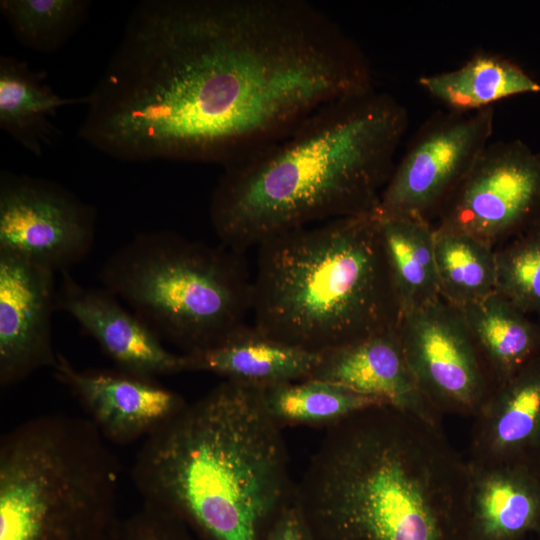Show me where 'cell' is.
<instances>
[{"label":"cell","mask_w":540,"mask_h":540,"mask_svg":"<svg viewBox=\"0 0 540 540\" xmlns=\"http://www.w3.org/2000/svg\"><path fill=\"white\" fill-rule=\"evenodd\" d=\"M265 407L281 427H329L359 411L384 402L343 386L314 379L263 386Z\"/></svg>","instance_id":"603a6c76"},{"label":"cell","mask_w":540,"mask_h":540,"mask_svg":"<svg viewBox=\"0 0 540 540\" xmlns=\"http://www.w3.org/2000/svg\"><path fill=\"white\" fill-rule=\"evenodd\" d=\"M419 85L448 111L470 113L505 98L540 93V83L514 61L478 51L457 69L421 76Z\"/></svg>","instance_id":"ffe728a7"},{"label":"cell","mask_w":540,"mask_h":540,"mask_svg":"<svg viewBox=\"0 0 540 540\" xmlns=\"http://www.w3.org/2000/svg\"><path fill=\"white\" fill-rule=\"evenodd\" d=\"M459 309L495 386L540 356V323L497 292Z\"/></svg>","instance_id":"d6986e66"},{"label":"cell","mask_w":540,"mask_h":540,"mask_svg":"<svg viewBox=\"0 0 540 540\" xmlns=\"http://www.w3.org/2000/svg\"><path fill=\"white\" fill-rule=\"evenodd\" d=\"M467 486L441 425L376 405L325 428L295 502L313 540H470Z\"/></svg>","instance_id":"6da1fadb"},{"label":"cell","mask_w":540,"mask_h":540,"mask_svg":"<svg viewBox=\"0 0 540 540\" xmlns=\"http://www.w3.org/2000/svg\"><path fill=\"white\" fill-rule=\"evenodd\" d=\"M100 279L183 354L220 344L251 312L252 279L241 254L171 231L134 237L106 260Z\"/></svg>","instance_id":"8992f818"},{"label":"cell","mask_w":540,"mask_h":540,"mask_svg":"<svg viewBox=\"0 0 540 540\" xmlns=\"http://www.w3.org/2000/svg\"><path fill=\"white\" fill-rule=\"evenodd\" d=\"M53 369L101 435L114 444L145 440L187 404L180 394L155 378L118 368L79 370L58 353Z\"/></svg>","instance_id":"7c38bea8"},{"label":"cell","mask_w":540,"mask_h":540,"mask_svg":"<svg viewBox=\"0 0 540 540\" xmlns=\"http://www.w3.org/2000/svg\"><path fill=\"white\" fill-rule=\"evenodd\" d=\"M494 108L437 111L419 127L383 189L381 217L438 219L493 133Z\"/></svg>","instance_id":"52a82bcc"},{"label":"cell","mask_w":540,"mask_h":540,"mask_svg":"<svg viewBox=\"0 0 540 540\" xmlns=\"http://www.w3.org/2000/svg\"><path fill=\"white\" fill-rule=\"evenodd\" d=\"M107 540H199L177 516L142 502L130 515L119 518Z\"/></svg>","instance_id":"484cf974"},{"label":"cell","mask_w":540,"mask_h":540,"mask_svg":"<svg viewBox=\"0 0 540 540\" xmlns=\"http://www.w3.org/2000/svg\"><path fill=\"white\" fill-rule=\"evenodd\" d=\"M434 255L441 297L462 308L496 290V248L475 236L434 227Z\"/></svg>","instance_id":"7402d4cb"},{"label":"cell","mask_w":540,"mask_h":540,"mask_svg":"<svg viewBox=\"0 0 540 540\" xmlns=\"http://www.w3.org/2000/svg\"><path fill=\"white\" fill-rule=\"evenodd\" d=\"M56 306L80 324L118 369L155 379L186 371L184 355L167 350L159 335L104 287H85L62 271Z\"/></svg>","instance_id":"4fadbf2b"},{"label":"cell","mask_w":540,"mask_h":540,"mask_svg":"<svg viewBox=\"0 0 540 540\" xmlns=\"http://www.w3.org/2000/svg\"><path fill=\"white\" fill-rule=\"evenodd\" d=\"M376 216L401 317L441 297L434 227L419 219Z\"/></svg>","instance_id":"44dd1931"},{"label":"cell","mask_w":540,"mask_h":540,"mask_svg":"<svg viewBox=\"0 0 540 540\" xmlns=\"http://www.w3.org/2000/svg\"><path fill=\"white\" fill-rule=\"evenodd\" d=\"M467 462L470 540H539L540 474L535 467Z\"/></svg>","instance_id":"2e32d148"},{"label":"cell","mask_w":540,"mask_h":540,"mask_svg":"<svg viewBox=\"0 0 540 540\" xmlns=\"http://www.w3.org/2000/svg\"><path fill=\"white\" fill-rule=\"evenodd\" d=\"M495 292L540 316V220L496 248Z\"/></svg>","instance_id":"d4e9b609"},{"label":"cell","mask_w":540,"mask_h":540,"mask_svg":"<svg viewBox=\"0 0 540 540\" xmlns=\"http://www.w3.org/2000/svg\"><path fill=\"white\" fill-rule=\"evenodd\" d=\"M265 540H313L294 499L271 524Z\"/></svg>","instance_id":"4316f807"},{"label":"cell","mask_w":540,"mask_h":540,"mask_svg":"<svg viewBox=\"0 0 540 540\" xmlns=\"http://www.w3.org/2000/svg\"><path fill=\"white\" fill-rule=\"evenodd\" d=\"M257 249L251 312L265 336L323 353L398 326L375 211L281 233Z\"/></svg>","instance_id":"277c9868"},{"label":"cell","mask_w":540,"mask_h":540,"mask_svg":"<svg viewBox=\"0 0 540 540\" xmlns=\"http://www.w3.org/2000/svg\"><path fill=\"white\" fill-rule=\"evenodd\" d=\"M532 466H534L537 472L540 474V455Z\"/></svg>","instance_id":"83f0119b"},{"label":"cell","mask_w":540,"mask_h":540,"mask_svg":"<svg viewBox=\"0 0 540 540\" xmlns=\"http://www.w3.org/2000/svg\"><path fill=\"white\" fill-rule=\"evenodd\" d=\"M308 379L343 386L441 425L442 416L409 370L397 327L321 353Z\"/></svg>","instance_id":"5bb4252c"},{"label":"cell","mask_w":540,"mask_h":540,"mask_svg":"<svg viewBox=\"0 0 540 540\" xmlns=\"http://www.w3.org/2000/svg\"><path fill=\"white\" fill-rule=\"evenodd\" d=\"M539 154H540V152H539Z\"/></svg>","instance_id":"f1b7e54d"},{"label":"cell","mask_w":540,"mask_h":540,"mask_svg":"<svg viewBox=\"0 0 540 540\" xmlns=\"http://www.w3.org/2000/svg\"><path fill=\"white\" fill-rule=\"evenodd\" d=\"M473 419L468 461L533 465L540 455V356L496 385Z\"/></svg>","instance_id":"9a60e30c"},{"label":"cell","mask_w":540,"mask_h":540,"mask_svg":"<svg viewBox=\"0 0 540 540\" xmlns=\"http://www.w3.org/2000/svg\"><path fill=\"white\" fill-rule=\"evenodd\" d=\"M540 540V539H539Z\"/></svg>","instance_id":"f546056e"},{"label":"cell","mask_w":540,"mask_h":540,"mask_svg":"<svg viewBox=\"0 0 540 540\" xmlns=\"http://www.w3.org/2000/svg\"><path fill=\"white\" fill-rule=\"evenodd\" d=\"M183 355L186 371L209 372L261 387L308 379L321 357L247 325L214 347Z\"/></svg>","instance_id":"e0dca14e"},{"label":"cell","mask_w":540,"mask_h":540,"mask_svg":"<svg viewBox=\"0 0 540 540\" xmlns=\"http://www.w3.org/2000/svg\"><path fill=\"white\" fill-rule=\"evenodd\" d=\"M437 220L495 248L506 243L540 220V154L521 140L489 143Z\"/></svg>","instance_id":"9c48e42d"},{"label":"cell","mask_w":540,"mask_h":540,"mask_svg":"<svg viewBox=\"0 0 540 540\" xmlns=\"http://www.w3.org/2000/svg\"><path fill=\"white\" fill-rule=\"evenodd\" d=\"M87 103L84 97H63L23 60L0 57V127L19 145L42 156L57 132L52 122L61 108Z\"/></svg>","instance_id":"ac0fdd59"},{"label":"cell","mask_w":540,"mask_h":540,"mask_svg":"<svg viewBox=\"0 0 540 540\" xmlns=\"http://www.w3.org/2000/svg\"><path fill=\"white\" fill-rule=\"evenodd\" d=\"M409 370L442 416L474 417L495 387L461 310L442 297L400 317Z\"/></svg>","instance_id":"ba28073f"},{"label":"cell","mask_w":540,"mask_h":540,"mask_svg":"<svg viewBox=\"0 0 540 540\" xmlns=\"http://www.w3.org/2000/svg\"><path fill=\"white\" fill-rule=\"evenodd\" d=\"M90 6L87 0H1L0 12L22 46L50 53L76 33Z\"/></svg>","instance_id":"cb8c5ba5"},{"label":"cell","mask_w":540,"mask_h":540,"mask_svg":"<svg viewBox=\"0 0 540 540\" xmlns=\"http://www.w3.org/2000/svg\"><path fill=\"white\" fill-rule=\"evenodd\" d=\"M55 271L0 251V384L14 385L43 367L54 368Z\"/></svg>","instance_id":"8fae6325"},{"label":"cell","mask_w":540,"mask_h":540,"mask_svg":"<svg viewBox=\"0 0 540 540\" xmlns=\"http://www.w3.org/2000/svg\"><path fill=\"white\" fill-rule=\"evenodd\" d=\"M408 121L405 106L372 88L223 168L209 209L222 245L242 255L281 233L374 212Z\"/></svg>","instance_id":"7a4b0ae2"},{"label":"cell","mask_w":540,"mask_h":540,"mask_svg":"<svg viewBox=\"0 0 540 540\" xmlns=\"http://www.w3.org/2000/svg\"><path fill=\"white\" fill-rule=\"evenodd\" d=\"M96 211L62 185L44 178L0 174V251L54 271H66L89 253Z\"/></svg>","instance_id":"30bf717a"},{"label":"cell","mask_w":540,"mask_h":540,"mask_svg":"<svg viewBox=\"0 0 540 540\" xmlns=\"http://www.w3.org/2000/svg\"><path fill=\"white\" fill-rule=\"evenodd\" d=\"M120 463L88 418L41 415L0 439V540H107Z\"/></svg>","instance_id":"5b68a950"},{"label":"cell","mask_w":540,"mask_h":540,"mask_svg":"<svg viewBox=\"0 0 540 540\" xmlns=\"http://www.w3.org/2000/svg\"><path fill=\"white\" fill-rule=\"evenodd\" d=\"M282 429L261 386L224 379L143 440L131 479L199 540H265L295 496Z\"/></svg>","instance_id":"3957f363"}]
</instances>
